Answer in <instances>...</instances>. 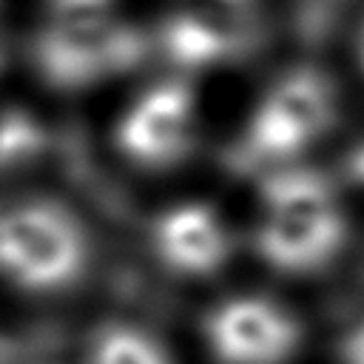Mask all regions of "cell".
Returning a JSON list of instances; mask_svg holds the SVG:
<instances>
[{
    "label": "cell",
    "instance_id": "cell-1",
    "mask_svg": "<svg viewBox=\"0 0 364 364\" xmlns=\"http://www.w3.org/2000/svg\"><path fill=\"white\" fill-rule=\"evenodd\" d=\"M253 179L259 213L250 245L259 262L287 279L327 270L350 239L336 179L307 159L262 171Z\"/></svg>",
    "mask_w": 364,
    "mask_h": 364
},
{
    "label": "cell",
    "instance_id": "cell-2",
    "mask_svg": "<svg viewBox=\"0 0 364 364\" xmlns=\"http://www.w3.org/2000/svg\"><path fill=\"white\" fill-rule=\"evenodd\" d=\"M94 245L82 216L57 196L0 202V284L31 299L74 290L91 270Z\"/></svg>",
    "mask_w": 364,
    "mask_h": 364
},
{
    "label": "cell",
    "instance_id": "cell-3",
    "mask_svg": "<svg viewBox=\"0 0 364 364\" xmlns=\"http://www.w3.org/2000/svg\"><path fill=\"white\" fill-rule=\"evenodd\" d=\"M336 119L338 94L333 80L313 65H293L253 100L230 145L233 165L259 176L301 162L333 131Z\"/></svg>",
    "mask_w": 364,
    "mask_h": 364
},
{
    "label": "cell",
    "instance_id": "cell-4",
    "mask_svg": "<svg viewBox=\"0 0 364 364\" xmlns=\"http://www.w3.org/2000/svg\"><path fill=\"white\" fill-rule=\"evenodd\" d=\"M199 142V94L188 74H159L142 82L117 111L111 145L142 173H168L191 159Z\"/></svg>",
    "mask_w": 364,
    "mask_h": 364
},
{
    "label": "cell",
    "instance_id": "cell-5",
    "mask_svg": "<svg viewBox=\"0 0 364 364\" xmlns=\"http://www.w3.org/2000/svg\"><path fill=\"white\" fill-rule=\"evenodd\" d=\"M199 338L213 364H290L304 344V324L290 304L242 290L208 304Z\"/></svg>",
    "mask_w": 364,
    "mask_h": 364
},
{
    "label": "cell",
    "instance_id": "cell-6",
    "mask_svg": "<svg viewBox=\"0 0 364 364\" xmlns=\"http://www.w3.org/2000/svg\"><path fill=\"white\" fill-rule=\"evenodd\" d=\"M156 264L185 282H208L228 270L236 239L225 213L205 199H176L159 208L148 225Z\"/></svg>",
    "mask_w": 364,
    "mask_h": 364
},
{
    "label": "cell",
    "instance_id": "cell-7",
    "mask_svg": "<svg viewBox=\"0 0 364 364\" xmlns=\"http://www.w3.org/2000/svg\"><path fill=\"white\" fill-rule=\"evenodd\" d=\"M142 46L128 31L114 28H57L46 31L34 48V63L48 85L57 88H88L122 74L136 63Z\"/></svg>",
    "mask_w": 364,
    "mask_h": 364
},
{
    "label": "cell",
    "instance_id": "cell-8",
    "mask_svg": "<svg viewBox=\"0 0 364 364\" xmlns=\"http://www.w3.org/2000/svg\"><path fill=\"white\" fill-rule=\"evenodd\" d=\"M80 364H176V358L151 327L134 318H105L88 330Z\"/></svg>",
    "mask_w": 364,
    "mask_h": 364
},
{
    "label": "cell",
    "instance_id": "cell-9",
    "mask_svg": "<svg viewBox=\"0 0 364 364\" xmlns=\"http://www.w3.org/2000/svg\"><path fill=\"white\" fill-rule=\"evenodd\" d=\"M48 148L43 122L26 108L0 111V171H17L37 162Z\"/></svg>",
    "mask_w": 364,
    "mask_h": 364
},
{
    "label": "cell",
    "instance_id": "cell-10",
    "mask_svg": "<svg viewBox=\"0 0 364 364\" xmlns=\"http://www.w3.org/2000/svg\"><path fill=\"white\" fill-rule=\"evenodd\" d=\"M338 364H364V316L344 327L338 338Z\"/></svg>",
    "mask_w": 364,
    "mask_h": 364
},
{
    "label": "cell",
    "instance_id": "cell-11",
    "mask_svg": "<svg viewBox=\"0 0 364 364\" xmlns=\"http://www.w3.org/2000/svg\"><path fill=\"white\" fill-rule=\"evenodd\" d=\"M344 179L364 191V139L355 142L344 156Z\"/></svg>",
    "mask_w": 364,
    "mask_h": 364
},
{
    "label": "cell",
    "instance_id": "cell-12",
    "mask_svg": "<svg viewBox=\"0 0 364 364\" xmlns=\"http://www.w3.org/2000/svg\"><path fill=\"white\" fill-rule=\"evenodd\" d=\"M353 48H355V65L364 77V11L358 17V26H355V40H353Z\"/></svg>",
    "mask_w": 364,
    "mask_h": 364
},
{
    "label": "cell",
    "instance_id": "cell-13",
    "mask_svg": "<svg viewBox=\"0 0 364 364\" xmlns=\"http://www.w3.org/2000/svg\"><path fill=\"white\" fill-rule=\"evenodd\" d=\"M3 63H6V40L0 34V68H3Z\"/></svg>",
    "mask_w": 364,
    "mask_h": 364
}]
</instances>
